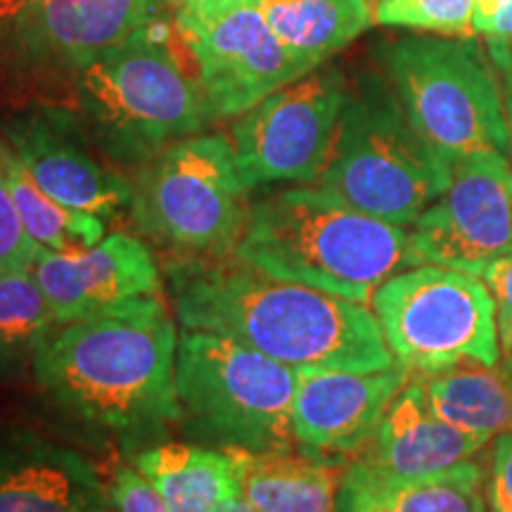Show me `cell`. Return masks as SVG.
<instances>
[{"label": "cell", "instance_id": "2", "mask_svg": "<svg viewBox=\"0 0 512 512\" xmlns=\"http://www.w3.org/2000/svg\"><path fill=\"white\" fill-rule=\"evenodd\" d=\"M164 275L185 330L233 337L290 368L373 373L396 366L366 304L273 278L235 254L169 259Z\"/></svg>", "mask_w": 512, "mask_h": 512}, {"label": "cell", "instance_id": "10", "mask_svg": "<svg viewBox=\"0 0 512 512\" xmlns=\"http://www.w3.org/2000/svg\"><path fill=\"white\" fill-rule=\"evenodd\" d=\"M349 93L342 69L323 64L235 117L228 140L245 188L316 185Z\"/></svg>", "mask_w": 512, "mask_h": 512}, {"label": "cell", "instance_id": "15", "mask_svg": "<svg viewBox=\"0 0 512 512\" xmlns=\"http://www.w3.org/2000/svg\"><path fill=\"white\" fill-rule=\"evenodd\" d=\"M0 136L38 188L64 207L117 219L131 207L133 183L102 162L98 150L64 105H29L0 114Z\"/></svg>", "mask_w": 512, "mask_h": 512}, {"label": "cell", "instance_id": "16", "mask_svg": "<svg viewBox=\"0 0 512 512\" xmlns=\"http://www.w3.org/2000/svg\"><path fill=\"white\" fill-rule=\"evenodd\" d=\"M413 373L396 366L373 373L297 368L292 434L299 451L349 463L377 427Z\"/></svg>", "mask_w": 512, "mask_h": 512}, {"label": "cell", "instance_id": "17", "mask_svg": "<svg viewBox=\"0 0 512 512\" xmlns=\"http://www.w3.org/2000/svg\"><path fill=\"white\" fill-rule=\"evenodd\" d=\"M57 325L124 309L145 297H162V271L136 235L112 233L81 252L38 249L31 266Z\"/></svg>", "mask_w": 512, "mask_h": 512}, {"label": "cell", "instance_id": "27", "mask_svg": "<svg viewBox=\"0 0 512 512\" xmlns=\"http://www.w3.org/2000/svg\"><path fill=\"white\" fill-rule=\"evenodd\" d=\"M38 249L41 247L22 226L8 183L0 171V273L31 271Z\"/></svg>", "mask_w": 512, "mask_h": 512}, {"label": "cell", "instance_id": "23", "mask_svg": "<svg viewBox=\"0 0 512 512\" xmlns=\"http://www.w3.org/2000/svg\"><path fill=\"white\" fill-rule=\"evenodd\" d=\"M0 171L8 183L22 226L38 247L53 252H81L105 238V221L100 216L64 207L38 188L3 136H0Z\"/></svg>", "mask_w": 512, "mask_h": 512}, {"label": "cell", "instance_id": "6", "mask_svg": "<svg viewBox=\"0 0 512 512\" xmlns=\"http://www.w3.org/2000/svg\"><path fill=\"white\" fill-rule=\"evenodd\" d=\"M297 368L219 332L183 330L176 349V427L219 451H290Z\"/></svg>", "mask_w": 512, "mask_h": 512}, {"label": "cell", "instance_id": "36", "mask_svg": "<svg viewBox=\"0 0 512 512\" xmlns=\"http://www.w3.org/2000/svg\"><path fill=\"white\" fill-rule=\"evenodd\" d=\"M363 512H392V510L384 508V505H375V508H368V510H363Z\"/></svg>", "mask_w": 512, "mask_h": 512}, {"label": "cell", "instance_id": "32", "mask_svg": "<svg viewBox=\"0 0 512 512\" xmlns=\"http://www.w3.org/2000/svg\"><path fill=\"white\" fill-rule=\"evenodd\" d=\"M472 27L486 38H512V0H475Z\"/></svg>", "mask_w": 512, "mask_h": 512}, {"label": "cell", "instance_id": "28", "mask_svg": "<svg viewBox=\"0 0 512 512\" xmlns=\"http://www.w3.org/2000/svg\"><path fill=\"white\" fill-rule=\"evenodd\" d=\"M107 501L114 512H171L150 479L133 465H119L107 484Z\"/></svg>", "mask_w": 512, "mask_h": 512}, {"label": "cell", "instance_id": "19", "mask_svg": "<svg viewBox=\"0 0 512 512\" xmlns=\"http://www.w3.org/2000/svg\"><path fill=\"white\" fill-rule=\"evenodd\" d=\"M238 470L240 496L256 512H337L344 465L290 451H228Z\"/></svg>", "mask_w": 512, "mask_h": 512}, {"label": "cell", "instance_id": "14", "mask_svg": "<svg viewBox=\"0 0 512 512\" xmlns=\"http://www.w3.org/2000/svg\"><path fill=\"white\" fill-rule=\"evenodd\" d=\"M486 444V439L441 420L420 377H411L387 408L370 444L344 465L337 512L375 508L392 486L475 460Z\"/></svg>", "mask_w": 512, "mask_h": 512}, {"label": "cell", "instance_id": "8", "mask_svg": "<svg viewBox=\"0 0 512 512\" xmlns=\"http://www.w3.org/2000/svg\"><path fill=\"white\" fill-rule=\"evenodd\" d=\"M128 216L169 259L223 256L249 219V190L226 136H190L133 171Z\"/></svg>", "mask_w": 512, "mask_h": 512}, {"label": "cell", "instance_id": "38", "mask_svg": "<svg viewBox=\"0 0 512 512\" xmlns=\"http://www.w3.org/2000/svg\"><path fill=\"white\" fill-rule=\"evenodd\" d=\"M5 29V17H3V10H0V34H3Z\"/></svg>", "mask_w": 512, "mask_h": 512}, {"label": "cell", "instance_id": "31", "mask_svg": "<svg viewBox=\"0 0 512 512\" xmlns=\"http://www.w3.org/2000/svg\"><path fill=\"white\" fill-rule=\"evenodd\" d=\"M486 53H489L491 62H494L496 67L505 124H508L510 159H512V38H486Z\"/></svg>", "mask_w": 512, "mask_h": 512}, {"label": "cell", "instance_id": "13", "mask_svg": "<svg viewBox=\"0 0 512 512\" xmlns=\"http://www.w3.org/2000/svg\"><path fill=\"white\" fill-rule=\"evenodd\" d=\"M420 264L482 278L512 252V166L508 155L482 152L453 164L451 183L411 226Z\"/></svg>", "mask_w": 512, "mask_h": 512}, {"label": "cell", "instance_id": "9", "mask_svg": "<svg viewBox=\"0 0 512 512\" xmlns=\"http://www.w3.org/2000/svg\"><path fill=\"white\" fill-rule=\"evenodd\" d=\"M396 363L411 373L501 363L496 302L477 275L420 264L392 275L370 299Z\"/></svg>", "mask_w": 512, "mask_h": 512}, {"label": "cell", "instance_id": "35", "mask_svg": "<svg viewBox=\"0 0 512 512\" xmlns=\"http://www.w3.org/2000/svg\"><path fill=\"white\" fill-rule=\"evenodd\" d=\"M171 5V8H183V5H190V3H197V0H159V5Z\"/></svg>", "mask_w": 512, "mask_h": 512}, {"label": "cell", "instance_id": "3", "mask_svg": "<svg viewBox=\"0 0 512 512\" xmlns=\"http://www.w3.org/2000/svg\"><path fill=\"white\" fill-rule=\"evenodd\" d=\"M230 254L273 278L366 306L392 275L420 266L411 230L373 219L316 185L252 202Z\"/></svg>", "mask_w": 512, "mask_h": 512}, {"label": "cell", "instance_id": "12", "mask_svg": "<svg viewBox=\"0 0 512 512\" xmlns=\"http://www.w3.org/2000/svg\"><path fill=\"white\" fill-rule=\"evenodd\" d=\"M0 64L24 81H69L157 17L159 0H0Z\"/></svg>", "mask_w": 512, "mask_h": 512}, {"label": "cell", "instance_id": "25", "mask_svg": "<svg viewBox=\"0 0 512 512\" xmlns=\"http://www.w3.org/2000/svg\"><path fill=\"white\" fill-rule=\"evenodd\" d=\"M380 505L392 512H489L484 467L467 460L437 475L396 484Z\"/></svg>", "mask_w": 512, "mask_h": 512}, {"label": "cell", "instance_id": "34", "mask_svg": "<svg viewBox=\"0 0 512 512\" xmlns=\"http://www.w3.org/2000/svg\"><path fill=\"white\" fill-rule=\"evenodd\" d=\"M501 368H503V373L508 375L510 387H512V356H508V358H501Z\"/></svg>", "mask_w": 512, "mask_h": 512}, {"label": "cell", "instance_id": "5", "mask_svg": "<svg viewBox=\"0 0 512 512\" xmlns=\"http://www.w3.org/2000/svg\"><path fill=\"white\" fill-rule=\"evenodd\" d=\"M453 166L408 121L382 72H363L351 93L316 188L373 219L413 226L444 195Z\"/></svg>", "mask_w": 512, "mask_h": 512}, {"label": "cell", "instance_id": "20", "mask_svg": "<svg viewBox=\"0 0 512 512\" xmlns=\"http://www.w3.org/2000/svg\"><path fill=\"white\" fill-rule=\"evenodd\" d=\"M128 460L155 484L171 512H214L221 501L240 494L233 456L219 448L162 441Z\"/></svg>", "mask_w": 512, "mask_h": 512}, {"label": "cell", "instance_id": "29", "mask_svg": "<svg viewBox=\"0 0 512 512\" xmlns=\"http://www.w3.org/2000/svg\"><path fill=\"white\" fill-rule=\"evenodd\" d=\"M482 280L496 302L501 358L512 356V252L486 268Z\"/></svg>", "mask_w": 512, "mask_h": 512}, {"label": "cell", "instance_id": "26", "mask_svg": "<svg viewBox=\"0 0 512 512\" xmlns=\"http://www.w3.org/2000/svg\"><path fill=\"white\" fill-rule=\"evenodd\" d=\"M375 24L439 36H472L475 0H375Z\"/></svg>", "mask_w": 512, "mask_h": 512}, {"label": "cell", "instance_id": "11", "mask_svg": "<svg viewBox=\"0 0 512 512\" xmlns=\"http://www.w3.org/2000/svg\"><path fill=\"white\" fill-rule=\"evenodd\" d=\"M176 31L216 119H235L309 72L287 53L259 0H197L176 8Z\"/></svg>", "mask_w": 512, "mask_h": 512}, {"label": "cell", "instance_id": "30", "mask_svg": "<svg viewBox=\"0 0 512 512\" xmlns=\"http://www.w3.org/2000/svg\"><path fill=\"white\" fill-rule=\"evenodd\" d=\"M486 503L489 512H512V430L498 434L491 444Z\"/></svg>", "mask_w": 512, "mask_h": 512}, {"label": "cell", "instance_id": "7", "mask_svg": "<svg viewBox=\"0 0 512 512\" xmlns=\"http://www.w3.org/2000/svg\"><path fill=\"white\" fill-rule=\"evenodd\" d=\"M389 81L415 131L448 164L482 152L510 157L496 67L475 38L408 34L377 46Z\"/></svg>", "mask_w": 512, "mask_h": 512}, {"label": "cell", "instance_id": "21", "mask_svg": "<svg viewBox=\"0 0 512 512\" xmlns=\"http://www.w3.org/2000/svg\"><path fill=\"white\" fill-rule=\"evenodd\" d=\"M259 8L306 72L328 64L375 24L370 0H259Z\"/></svg>", "mask_w": 512, "mask_h": 512}, {"label": "cell", "instance_id": "24", "mask_svg": "<svg viewBox=\"0 0 512 512\" xmlns=\"http://www.w3.org/2000/svg\"><path fill=\"white\" fill-rule=\"evenodd\" d=\"M57 328L34 273H0V382H15L31 373Z\"/></svg>", "mask_w": 512, "mask_h": 512}, {"label": "cell", "instance_id": "18", "mask_svg": "<svg viewBox=\"0 0 512 512\" xmlns=\"http://www.w3.org/2000/svg\"><path fill=\"white\" fill-rule=\"evenodd\" d=\"M107 484L76 448L0 422V512H98Z\"/></svg>", "mask_w": 512, "mask_h": 512}, {"label": "cell", "instance_id": "22", "mask_svg": "<svg viewBox=\"0 0 512 512\" xmlns=\"http://www.w3.org/2000/svg\"><path fill=\"white\" fill-rule=\"evenodd\" d=\"M418 377L432 411L448 425L486 441L512 430V387L501 363H463Z\"/></svg>", "mask_w": 512, "mask_h": 512}, {"label": "cell", "instance_id": "1", "mask_svg": "<svg viewBox=\"0 0 512 512\" xmlns=\"http://www.w3.org/2000/svg\"><path fill=\"white\" fill-rule=\"evenodd\" d=\"M176 325L162 297L60 325L38 354L36 389L67 430L128 458L178 420Z\"/></svg>", "mask_w": 512, "mask_h": 512}, {"label": "cell", "instance_id": "33", "mask_svg": "<svg viewBox=\"0 0 512 512\" xmlns=\"http://www.w3.org/2000/svg\"><path fill=\"white\" fill-rule=\"evenodd\" d=\"M214 512H256V510L240 494H235V496L226 498V501H221L219 508H216Z\"/></svg>", "mask_w": 512, "mask_h": 512}, {"label": "cell", "instance_id": "37", "mask_svg": "<svg viewBox=\"0 0 512 512\" xmlns=\"http://www.w3.org/2000/svg\"><path fill=\"white\" fill-rule=\"evenodd\" d=\"M98 512H114V508L110 505V501H107L105 505H102V508H98Z\"/></svg>", "mask_w": 512, "mask_h": 512}, {"label": "cell", "instance_id": "4", "mask_svg": "<svg viewBox=\"0 0 512 512\" xmlns=\"http://www.w3.org/2000/svg\"><path fill=\"white\" fill-rule=\"evenodd\" d=\"M64 107L119 171L140 169L216 121L200 79L178 62L157 17L81 67L69 79Z\"/></svg>", "mask_w": 512, "mask_h": 512}]
</instances>
